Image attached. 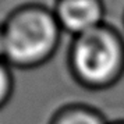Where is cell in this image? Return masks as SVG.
<instances>
[{"mask_svg":"<svg viewBox=\"0 0 124 124\" xmlns=\"http://www.w3.org/2000/svg\"><path fill=\"white\" fill-rule=\"evenodd\" d=\"M4 62L14 68L32 70L47 63L59 49L64 34L53 8L42 4H24L6 17Z\"/></svg>","mask_w":124,"mask_h":124,"instance_id":"obj_1","label":"cell"},{"mask_svg":"<svg viewBox=\"0 0 124 124\" xmlns=\"http://www.w3.org/2000/svg\"><path fill=\"white\" fill-rule=\"evenodd\" d=\"M67 64L78 85L91 91L107 89L124 74V36L107 23L74 36Z\"/></svg>","mask_w":124,"mask_h":124,"instance_id":"obj_2","label":"cell"},{"mask_svg":"<svg viewBox=\"0 0 124 124\" xmlns=\"http://www.w3.org/2000/svg\"><path fill=\"white\" fill-rule=\"evenodd\" d=\"M53 13L62 31L73 38L106 23L103 0H56Z\"/></svg>","mask_w":124,"mask_h":124,"instance_id":"obj_3","label":"cell"},{"mask_svg":"<svg viewBox=\"0 0 124 124\" xmlns=\"http://www.w3.org/2000/svg\"><path fill=\"white\" fill-rule=\"evenodd\" d=\"M47 124H107L96 109L82 103H70L59 107Z\"/></svg>","mask_w":124,"mask_h":124,"instance_id":"obj_4","label":"cell"},{"mask_svg":"<svg viewBox=\"0 0 124 124\" xmlns=\"http://www.w3.org/2000/svg\"><path fill=\"white\" fill-rule=\"evenodd\" d=\"M14 92V77L11 67L6 62L0 60V109L10 102Z\"/></svg>","mask_w":124,"mask_h":124,"instance_id":"obj_5","label":"cell"},{"mask_svg":"<svg viewBox=\"0 0 124 124\" xmlns=\"http://www.w3.org/2000/svg\"><path fill=\"white\" fill-rule=\"evenodd\" d=\"M4 57H6V35L3 24H0V60L4 62Z\"/></svg>","mask_w":124,"mask_h":124,"instance_id":"obj_6","label":"cell"},{"mask_svg":"<svg viewBox=\"0 0 124 124\" xmlns=\"http://www.w3.org/2000/svg\"><path fill=\"white\" fill-rule=\"evenodd\" d=\"M116 124H124V123H116Z\"/></svg>","mask_w":124,"mask_h":124,"instance_id":"obj_7","label":"cell"},{"mask_svg":"<svg viewBox=\"0 0 124 124\" xmlns=\"http://www.w3.org/2000/svg\"><path fill=\"white\" fill-rule=\"evenodd\" d=\"M123 23H124V17H123Z\"/></svg>","mask_w":124,"mask_h":124,"instance_id":"obj_8","label":"cell"}]
</instances>
